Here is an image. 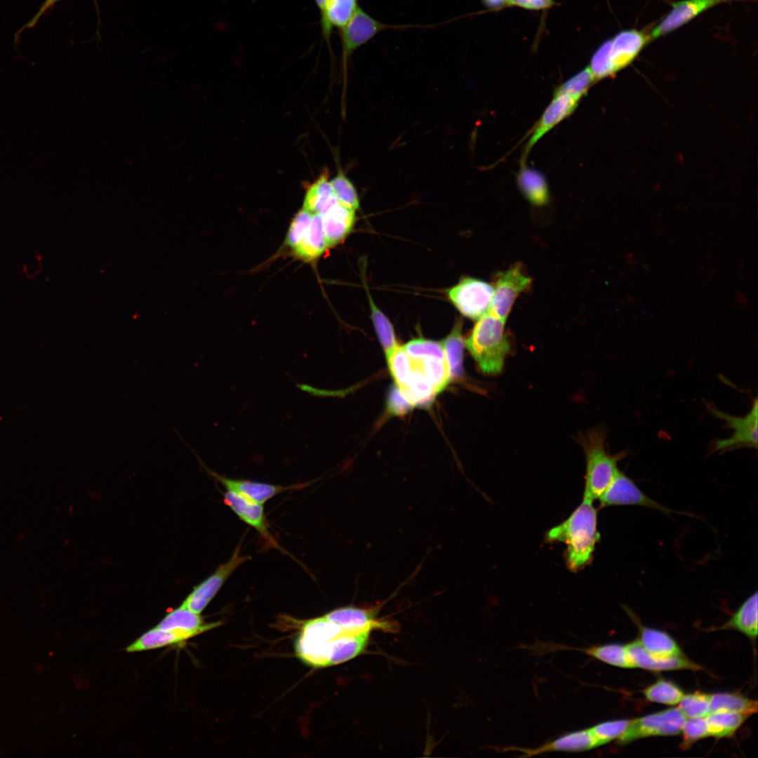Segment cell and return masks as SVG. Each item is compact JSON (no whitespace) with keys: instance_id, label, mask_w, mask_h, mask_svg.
Returning a JSON list of instances; mask_svg holds the SVG:
<instances>
[{"instance_id":"13","label":"cell","mask_w":758,"mask_h":758,"mask_svg":"<svg viewBox=\"0 0 758 758\" xmlns=\"http://www.w3.org/2000/svg\"><path fill=\"white\" fill-rule=\"evenodd\" d=\"M223 501L237 517L253 528L272 547H279V544L270 531V526L265 515L263 505L255 503L234 491L226 490Z\"/></svg>"},{"instance_id":"3","label":"cell","mask_w":758,"mask_h":758,"mask_svg":"<svg viewBox=\"0 0 758 758\" xmlns=\"http://www.w3.org/2000/svg\"><path fill=\"white\" fill-rule=\"evenodd\" d=\"M606 431L596 427L581 439L586 459V474L583 498L592 500L599 499L620 472L618 462L626 454L622 451L615 455L609 453L605 444Z\"/></svg>"},{"instance_id":"48","label":"cell","mask_w":758,"mask_h":758,"mask_svg":"<svg viewBox=\"0 0 758 758\" xmlns=\"http://www.w3.org/2000/svg\"><path fill=\"white\" fill-rule=\"evenodd\" d=\"M314 1L321 14L325 9L328 0H314Z\"/></svg>"},{"instance_id":"5","label":"cell","mask_w":758,"mask_h":758,"mask_svg":"<svg viewBox=\"0 0 758 758\" xmlns=\"http://www.w3.org/2000/svg\"><path fill=\"white\" fill-rule=\"evenodd\" d=\"M686 718L678 707H672L631 720L625 732L617 739L619 745L657 736H674L681 733Z\"/></svg>"},{"instance_id":"10","label":"cell","mask_w":758,"mask_h":758,"mask_svg":"<svg viewBox=\"0 0 758 758\" xmlns=\"http://www.w3.org/2000/svg\"><path fill=\"white\" fill-rule=\"evenodd\" d=\"M199 462L205 471L223 486L226 490L234 491L262 505L277 495L290 490L302 488L309 484L305 483L284 486L248 479H232L220 475L209 469L200 459Z\"/></svg>"},{"instance_id":"24","label":"cell","mask_w":758,"mask_h":758,"mask_svg":"<svg viewBox=\"0 0 758 758\" xmlns=\"http://www.w3.org/2000/svg\"><path fill=\"white\" fill-rule=\"evenodd\" d=\"M463 322H456L450 333L441 341L448 368L450 381L463 376V350L465 340L462 334Z\"/></svg>"},{"instance_id":"38","label":"cell","mask_w":758,"mask_h":758,"mask_svg":"<svg viewBox=\"0 0 758 758\" xmlns=\"http://www.w3.org/2000/svg\"><path fill=\"white\" fill-rule=\"evenodd\" d=\"M333 193L339 204L357 210L360 203L356 188L352 182L340 171L337 175L330 180Z\"/></svg>"},{"instance_id":"11","label":"cell","mask_w":758,"mask_h":758,"mask_svg":"<svg viewBox=\"0 0 758 758\" xmlns=\"http://www.w3.org/2000/svg\"><path fill=\"white\" fill-rule=\"evenodd\" d=\"M735 1L756 0H683L672 4V9L652 29L651 39L669 34L708 9L722 3Z\"/></svg>"},{"instance_id":"43","label":"cell","mask_w":758,"mask_h":758,"mask_svg":"<svg viewBox=\"0 0 758 758\" xmlns=\"http://www.w3.org/2000/svg\"><path fill=\"white\" fill-rule=\"evenodd\" d=\"M683 734L682 746L684 749L699 739L709 736L707 724L705 717L688 718L681 730Z\"/></svg>"},{"instance_id":"22","label":"cell","mask_w":758,"mask_h":758,"mask_svg":"<svg viewBox=\"0 0 758 758\" xmlns=\"http://www.w3.org/2000/svg\"><path fill=\"white\" fill-rule=\"evenodd\" d=\"M327 248L323 229L322 215L314 213L308 229L299 244L292 251L298 258L311 261L321 255Z\"/></svg>"},{"instance_id":"12","label":"cell","mask_w":758,"mask_h":758,"mask_svg":"<svg viewBox=\"0 0 758 758\" xmlns=\"http://www.w3.org/2000/svg\"><path fill=\"white\" fill-rule=\"evenodd\" d=\"M649 34L634 29L623 30L608 39V58L612 75L630 64L651 41Z\"/></svg>"},{"instance_id":"4","label":"cell","mask_w":758,"mask_h":758,"mask_svg":"<svg viewBox=\"0 0 758 758\" xmlns=\"http://www.w3.org/2000/svg\"><path fill=\"white\" fill-rule=\"evenodd\" d=\"M750 411L744 416H734L708 405L710 413L723 420L725 427L732 430V434L726 439H717L712 447L713 452L723 453L741 448H757V399L755 398Z\"/></svg>"},{"instance_id":"33","label":"cell","mask_w":758,"mask_h":758,"mask_svg":"<svg viewBox=\"0 0 758 758\" xmlns=\"http://www.w3.org/2000/svg\"><path fill=\"white\" fill-rule=\"evenodd\" d=\"M366 291L368 297V299L373 326L384 350L385 357H387L399 345L397 343L392 323L375 304L368 291L367 290Z\"/></svg>"},{"instance_id":"23","label":"cell","mask_w":758,"mask_h":758,"mask_svg":"<svg viewBox=\"0 0 758 758\" xmlns=\"http://www.w3.org/2000/svg\"><path fill=\"white\" fill-rule=\"evenodd\" d=\"M338 203L328 173L326 171L308 187L302 208L312 213L322 215Z\"/></svg>"},{"instance_id":"27","label":"cell","mask_w":758,"mask_h":758,"mask_svg":"<svg viewBox=\"0 0 758 758\" xmlns=\"http://www.w3.org/2000/svg\"><path fill=\"white\" fill-rule=\"evenodd\" d=\"M649 653L661 657L683 656L677 642L667 633L649 627H641L640 639Z\"/></svg>"},{"instance_id":"31","label":"cell","mask_w":758,"mask_h":758,"mask_svg":"<svg viewBox=\"0 0 758 758\" xmlns=\"http://www.w3.org/2000/svg\"><path fill=\"white\" fill-rule=\"evenodd\" d=\"M747 717L729 711L711 712L705 717L709 734L716 738L731 736Z\"/></svg>"},{"instance_id":"2","label":"cell","mask_w":758,"mask_h":758,"mask_svg":"<svg viewBox=\"0 0 758 758\" xmlns=\"http://www.w3.org/2000/svg\"><path fill=\"white\" fill-rule=\"evenodd\" d=\"M505 323L488 312L477 320L465 340L470 354L484 373H499L510 350Z\"/></svg>"},{"instance_id":"8","label":"cell","mask_w":758,"mask_h":758,"mask_svg":"<svg viewBox=\"0 0 758 758\" xmlns=\"http://www.w3.org/2000/svg\"><path fill=\"white\" fill-rule=\"evenodd\" d=\"M250 559V556L241 554V545L239 544L230 559L220 565L211 576L195 586L181 606L200 614L232 573Z\"/></svg>"},{"instance_id":"39","label":"cell","mask_w":758,"mask_h":758,"mask_svg":"<svg viewBox=\"0 0 758 758\" xmlns=\"http://www.w3.org/2000/svg\"><path fill=\"white\" fill-rule=\"evenodd\" d=\"M594 81L593 75L587 67L558 86L554 92L580 100Z\"/></svg>"},{"instance_id":"28","label":"cell","mask_w":758,"mask_h":758,"mask_svg":"<svg viewBox=\"0 0 758 758\" xmlns=\"http://www.w3.org/2000/svg\"><path fill=\"white\" fill-rule=\"evenodd\" d=\"M411 365L413 372L408 383L399 389L413 406H427L437 394L422 372L412 362Z\"/></svg>"},{"instance_id":"37","label":"cell","mask_w":758,"mask_h":758,"mask_svg":"<svg viewBox=\"0 0 758 758\" xmlns=\"http://www.w3.org/2000/svg\"><path fill=\"white\" fill-rule=\"evenodd\" d=\"M710 696L699 691L684 694L678 708L686 719L705 717L710 712Z\"/></svg>"},{"instance_id":"20","label":"cell","mask_w":758,"mask_h":758,"mask_svg":"<svg viewBox=\"0 0 758 758\" xmlns=\"http://www.w3.org/2000/svg\"><path fill=\"white\" fill-rule=\"evenodd\" d=\"M220 625V623H205L200 614L181 605L167 613L156 627L164 630L185 632L195 637Z\"/></svg>"},{"instance_id":"45","label":"cell","mask_w":758,"mask_h":758,"mask_svg":"<svg viewBox=\"0 0 758 758\" xmlns=\"http://www.w3.org/2000/svg\"><path fill=\"white\" fill-rule=\"evenodd\" d=\"M554 4L553 0H507V6H515L531 10L548 8Z\"/></svg>"},{"instance_id":"19","label":"cell","mask_w":758,"mask_h":758,"mask_svg":"<svg viewBox=\"0 0 758 758\" xmlns=\"http://www.w3.org/2000/svg\"><path fill=\"white\" fill-rule=\"evenodd\" d=\"M355 211L339 203L322 214L323 229L328 248L343 241L353 229Z\"/></svg>"},{"instance_id":"16","label":"cell","mask_w":758,"mask_h":758,"mask_svg":"<svg viewBox=\"0 0 758 758\" xmlns=\"http://www.w3.org/2000/svg\"><path fill=\"white\" fill-rule=\"evenodd\" d=\"M375 614V611L371 609L344 606L333 610L324 616L350 633L371 632L373 629L377 628L387 630L391 629L389 627L390 623L378 620Z\"/></svg>"},{"instance_id":"21","label":"cell","mask_w":758,"mask_h":758,"mask_svg":"<svg viewBox=\"0 0 758 758\" xmlns=\"http://www.w3.org/2000/svg\"><path fill=\"white\" fill-rule=\"evenodd\" d=\"M517 183L523 196L533 206H543L548 203L547 182L538 170L522 165L517 175Z\"/></svg>"},{"instance_id":"46","label":"cell","mask_w":758,"mask_h":758,"mask_svg":"<svg viewBox=\"0 0 758 758\" xmlns=\"http://www.w3.org/2000/svg\"><path fill=\"white\" fill-rule=\"evenodd\" d=\"M59 1L60 0H45L36 14L18 32L16 36L25 29L34 27L39 18Z\"/></svg>"},{"instance_id":"26","label":"cell","mask_w":758,"mask_h":758,"mask_svg":"<svg viewBox=\"0 0 758 758\" xmlns=\"http://www.w3.org/2000/svg\"><path fill=\"white\" fill-rule=\"evenodd\" d=\"M357 0H328L321 15V27L325 37H329L333 27L342 29L357 9Z\"/></svg>"},{"instance_id":"18","label":"cell","mask_w":758,"mask_h":758,"mask_svg":"<svg viewBox=\"0 0 758 758\" xmlns=\"http://www.w3.org/2000/svg\"><path fill=\"white\" fill-rule=\"evenodd\" d=\"M599 743L590 728L568 733L534 749H521L525 757L548 752H576L599 747Z\"/></svg>"},{"instance_id":"25","label":"cell","mask_w":758,"mask_h":758,"mask_svg":"<svg viewBox=\"0 0 758 758\" xmlns=\"http://www.w3.org/2000/svg\"><path fill=\"white\" fill-rule=\"evenodd\" d=\"M192 637V634L185 632L164 630L155 627L128 646L126 650L129 653L148 651L180 643Z\"/></svg>"},{"instance_id":"1","label":"cell","mask_w":758,"mask_h":758,"mask_svg":"<svg viewBox=\"0 0 758 758\" xmlns=\"http://www.w3.org/2000/svg\"><path fill=\"white\" fill-rule=\"evenodd\" d=\"M599 540L597 512L593 506V500L585 498L566 520L550 529L545 536L547 543L566 544L565 561L567 568L573 573L583 569L592 562Z\"/></svg>"},{"instance_id":"7","label":"cell","mask_w":758,"mask_h":758,"mask_svg":"<svg viewBox=\"0 0 758 758\" xmlns=\"http://www.w3.org/2000/svg\"><path fill=\"white\" fill-rule=\"evenodd\" d=\"M531 284V278L524 274L520 264L499 272L488 312L505 322L517 298Z\"/></svg>"},{"instance_id":"35","label":"cell","mask_w":758,"mask_h":758,"mask_svg":"<svg viewBox=\"0 0 758 758\" xmlns=\"http://www.w3.org/2000/svg\"><path fill=\"white\" fill-rule=\"evenodd\" d=\"M644 694L646 700L674 705L678 704L684 696L683 691L675 684L665 679H660L647 686Z\"/></svg>"},{"instance_id":"15","label":"cell","mask_w":758,"mask_h":758,"mask_svg":"<svg viewBox=\"0 0 758 758\" xmlns=\"http://www.w3.org/2000/svg\"><path fill=\"white\" fill-rule=\"evenodd\" d=\"M580 100L568 95L554 92L553 98L536 124L525 148L524 155L548 131L571 115Z\"/></svg>"},{"instance_id":"29","label":"cell","mask_w":758,"mask_h":758,"mask_svg":"<svg viewBox=\"0 0 758 758\" xmlns=\"http://www.w3.org/2000/svg\"><path fill=\"white\" fill-rule=\"evenodd\" d=\"M757 592L749 597L724 626L736 629L750 638L757 636Z\"/></svg>"},{"instance_id":"30","label":"cell","mask_w":758,"mask_h":758,"mask_svg":"<svg viewBox=\"0 0 758 758\" xmlns=\"http://www.w3.org/2000/svg\"><path fill=\"white\" fill-rule=\"evenodd\" d=\"M411 360L413 366L417 367L425 375L437 394L442 392L450 382L448 368L446 359L437 357H427L423 359L411 358Z\"/></svg>"},{"instance_id":"47","label":"cell","mask_w":758,"mask_h":758,"mask_svg":"<svg viewBox=\"0 0 758 758\" xmlns=\"http://www.w3.org/2000/svg\"><path fill=\"white\" fill-rule=\"evenodd\" d=\"M485 5L493 9H498L507 6V0H482Z\"/></svg>"},{"instance_id":"6","label":"cell","mask_w":758,"mask_h":758,"mask_svg":"<svg viewBox=\"0 0 758 758\" xmlns=\"http://www.w3.org/2000/svg\"><path fill=\"white\" fill-rule=\"evenodd\" d=\"M448 297L465 317L477 320L488 312L493 286L473 277H464L448 291Z\"/></svg>"},{"instance_id":"41","label":"cell","mask_w":758,"mask_h":758,"mask_svg":"<svg viewBox=\"0 0 758 758\" xmlns=\"http://www.w3.org/2000/svg\"><path fill=\"white\" fill-rule=\"evenodd\" d=\"M631 720L618 719L601 722L590 727L599 746L617 740L627 729Z\"/></svg>"},{"instance_id":"40","label":"cell","mask_w":758,"mask_h":758,"mask_svg":"<svg viewBox=\"0 0 758 758\" xmlns=\"http://www.w3.org/2000/svg\"><path fill=\"white\" fill-rule=\"evenodd\" d=\"M403 347L413 359L437 357L446 359L441 342L419 338L410 340Z\"/></svg>"},{"instance_id":"36","label":"cell","mask_w":758,"mask_h":758,"mask_svg":"<svg viewBox=\"0 0 758 758\" xmlns=\"http://www.w3.org/2000/svg\"><path fill=\"white\" fill-rule=\"evenodd\" d=\"M386 359L394 385L399 388L403 387L408 383L413 372L411 358L403 346L399 345Z\"/></svg>"},{"instance_id":"17","label":"cell","mask_w":758,"mask_h":758,"mask_svg":"<svg viewBox=\"0 0 758 758\" xmlns=\"http://www.w3.org/2000/svg\"><path fill=\"white\" fill-rule=\"evenodd\" d=\"M628 658L633 667H640L652 671L687 669L698 670L700 667L684 656L661 657L646 651L639 640L627 645Z\"/></svg>"},{"instance_id":"9","label":"cell","mask_w":758,"mask_h":758,"mask_svg":"<svg viewBox=\"0 0 758 758\" xmlns=\"http://www.w3.org/2000/svg\"><path fill=\"white\" fill-rule=\"evenodd\" d=\"M598 500L600 501L601 507L638 505L656 509L667 514L673 512L649 498L637 486L632 479L620 471Z\"/></svg>"},{"instance_id":"34","label":"cell","mask_w":758,"mask_h":758,"mask_svg":"<svg viewBox=\"0 0 758 758\" xmlns=\"http://www.w3.org/2000/svg\"><path fill=\"white\" fill-rule=\"evenodd\" d=\"M574 649L611 665L625 668L633 667L628 658L625 645L609 644Z\"/></svg>"},{"instance_id":"42","label":"cell","mask_w":758,"mask_h":758,"mask_svg":"<svg viewBox=\"0 0 758 758\" xmlns=\"http://www.w3.org/2000/svg\"><path fill=\"white\" fill-rule=\"evenodd\" d=\"M313 214L303 208L296 213L286 234V246L293 250L299 244L312 222Z\"/></svg>"},{"instance_id":"14","label":"cell","mask_w":758,"mask_h":758,"mask_svg":"<svg viewBox=\"0 0 758 758\" xmlns=\"http://www.w3.org/2000/svg\"><path fill=\"white\" fill-rule=\"evenodd\" d=\"M388 27L358 7L347 25L341 29L343 57L348 58L358 48Z\"/></svg>"},{"instance_id":"32","label":"cell","mask_w":758,"mask_h":758,"mask_svg":"<svg viewBox=\"0 0 758 758\" xmlns=\"http://www.w3.org/2000/svg\"><path fill=\"white\" fill-rule=\"evenodd\" d=\"M717 711L749 716L757 712V702L736 693H717L710 696V712Z\"/></svg>"},{"instance_id":"44","label":"cell","mask_w":758,"mask_h":758,"mask_svg":"<svg viewBox=\"0 0 758 758\" xmlns=\"http://www.w3.org/2000/svg\"><path fill=\"white\" fill-rule=\"evenodd\" d=\"M413 406L405 397L399 387L394 385L387 394V411L392 415H404Z\"/></svg>"}]
</instances>
